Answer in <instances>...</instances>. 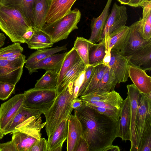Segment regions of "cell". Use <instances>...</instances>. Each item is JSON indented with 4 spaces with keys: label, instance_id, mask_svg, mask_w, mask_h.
I'll return each mask as SVG.
<instances>
[{
    "label": "cell",
    "instance_id": "cell-32",
    "mask_svg": "<svg viewBox=\"0 0 151 151\" xmlns=\"http://www.w3.org/2000/svg\"><path fill=\"white\" fill-rule=\"evenodd\" d=\"M95 44L82 37H77L73 47L76 50L81 59L88 66L89 64L88 55L90 48Z\"/></svg>",
    "mask_w": 151,
    "mask_h": 151
},
{
    "label": "cell",
    "instance_id": "cell-17",
    "mask_svg": "<svg viewBox=\"0 0 151 151\" xmlns=\"http://www.w3.org/2000/svg\"><path fill=\"white\" fill-rule=\"evenodd\" d=\"M112 0H107L106 5L100 15L91 20V33L89 40L94 44L100 42L105 23L109 15L110 7Z\"/></svg>",
    "mask_w": 151,
    "mask_h": 151
},
{
    "label": "cell",
    "instance_id": "cell-27",
    "mask_svg": "<svg viewBox=\"0 0 151 151\" xmlns=\"http://www.w3.org/2000/svg\"><path fill=\"white\" fill-rule=\"evenodd\" d=\"M41 112L28 109L22 106L19 109L11 122L2 132L4 135L14 131L19 124L32 116H41Z\"/></svg>",
    "mask_w": 151,
    "mask_h": 151
},
{
    "label": "cell",
    "instance_id": "cell-21",
    "mask_svg": "<svg viewBox=\"0 0 151 151\" xmlns=\"http://www.w3.org/2000/svg\"><path fill=\"white\" fill-rule=\"evenodd\" d=\"M67 45L61 46H56L52 48H47L37 50L32 53L26 60L25 67L31 75L32 70L39 61L56 53L67 50Z\"/></svg>",
    "mask_w": 151,
    "mask_h": 151
},
{
    "label": "cell",
    "instance_id": "cell-37",
    "mask_svg": "<svg viewBox=\"0 0 151 151\" xmlns=\"http://www.w3.org/2000/svg\"><path fill=\"white\" fill-rule=\"evenodd\" d=\"M24 49L19 43H14L4 47L0 49V59H5L13 54L22 53Z\"/></svg>",
    "mask_w": 151,
    "mask_h": 151
},
{
    "label": "cell",
    "instance_id": "cell-43",
    "mask_svg": "<svg viewBox=\"0 0 151 151\" xmlns=\"http://www.w3.org/2000/svg\"><path fill=\"white\" fill-rule=\"evenodd\" d=\"M151 151V135L147 139L140 151Z\"/></svg>",
    "mask_w": 151,
    "mask_h": 151
},
{
    "label": "cell",
    "instance_id": "cell-38",
    "mask_svg": "<svg viewBox=\"0 0 151 151\" xmlns=\"http://www.w3.org/2000/svg\"><path fill=\"white\" fill-rule=\"evenodd\" d=\"M101 63L89 65L87 66L85 70L83 80L78 91L77 98L82 96L89 83L95 66Z\"/></svg>",
    "mask_w": 151,
    "mask_h": 151
},
{
    "label": "cell",
    "instance_id": "cell-33",
    "mask_svg": "<svg viewBox=\"0 0 151 151\" xmlns=\"http://www.w3.org/2000/svg\"><path fill=\"white\" fill-rule=\"evenodd\" d=\"M58 73L52 70H46L45 73L37 81L34 88L56 89Z\"/></svg>",
    "mask_w": 151,
    "mask_h": 151
},
{
    "label": "cell",
    "instance_id": "cell-12",
    "mask_svg": "<svg viewBox=\"0 0 151 151\" xmlns=\"http://www.w3.org/2000/svg\"><path fill=\"white\" fill-rule=\"evenodd\" d=\"M130 56H125L119 52L111 50V58L108 67L111 70L118 83H125L129 77L128 65Z\"/></svg>",
    "mask_w": 151,
    "mask_h": 151
},
{
    "label": "cell",
    "instance_id": "cell-40",
    "mask_svg": "<svg viewBox=\"0 0 151 151\" xmlns=\"http://www.w3.org/2000/svg\"><path fill=\"white\" fill-rule=\"evenodd\" d=\"M29 151H48L47 140L41 137L33 145Z\"/></svg>",
    "mask_w": 151,
    "mask_h": 151
},
{
    "label": "cell",
    "instance_id": "cell-15",
    "mask_svg": "<svg viewBox=\"0 0 151 151\" xmlns=\"http://www.w3.org/2000/svg\"><path fill=\"white\" fill-rule=\"evenodd\" d=\"M128 95L123 102L119 119L117 121L116 137L122 140L130 141V109Z\"/></svg>",
    "mask_w": 151,
    "mask_h": 151
},
{
    "label": "cell",
    "instance_id": "cell-35",
    "mask_svg": "<svg viewBox=\"0 0 151 151\" xmlns=\"http://www.w3.org/2000/svg\"><path fill=\"white\" fill-rule=\"evenodd\" d=\"M106 48L105 39L95 44L90 49L88 55L89 65L102 63L106 54Z\"/></svg>",
    "mask_w": 151,
    "mask_h": 151
},
{
    "label": "cell",
    "instance_id": "cell-29",
    "mask_svg": "<svg viewBox=\"0 0 151 151\" xmlns=\"http://www.w3.org/2000/svg\"><path fill=\"white\" fill-rule=\"evenodd\" d=\"M34 33L29 40L26 41L31 49L38 50L52 47L54 43L50 36L42 29H33Z\"/></svg>",
    "mask_w": 151,
    "mask_h": 151
},
{
    "label": "cell",
    "instance_id": "cell-42",
    "mask_svg": "<svg viewBox=\"0 0 151 151\" xmlns=\"http://www.w3.org/2000/svg\"><path fill=\"white\" fill-rule=\"evenodd\" d=\"M74 151H89L88 144L82 136L78 141Z\"/></svg>",
    "mask_w": 151,
    "mask_h": 151
},
{
    "label": "cell",
    "instance_id": "cell-52",
    "mask_svg": "<svg viewBox=\"0 0 151 151\" xmlns=\"http://www.w3.org/2000/svg\"><path fill=\"white\" fill-rule=\"evenodd\" d=\"M4 136L2 132L0 130V139L2 138Z\"/></svg>",
    "mask_w": 151,
    "mask_h": 151
},
{
    "label": "cell",
    "instance_id": "cell-46",
    "mask_svg": "<svg viewBox=\"0 0 151 151\" xmlns=\"http://www.w3.org/2000/svg\"><path fill=\"white\" fill-rule=\"evenodd\" d=\"M35 32L33 28L30 29L26 32L23 35L22 37L24 40L25 43L26 41L30 39L33 36Z\"/></svg>",
    "mask_w": 151,
    "mask_h": 151
},
{
    "label": "cell",
    "instance_id": "cell-30",
    "mask_svg": "<svg viewBox=\"0 0 151 151\" xmlns=\"http://www.w3.org/2000/svg\"><path fill=\"white\" fill-rule=\"evenodd\" d=\"M117 83L112 71L107 67L102 79L94 90L90 93H102L114 91Z\"/></svg>",
    "mask_w": 151,
    "mask_h": 151
},
{
    "label": "cell",
    "instance_id": "cell-6",
    "mask_svg": "<svg viewBox=\"0 0 151 151\" xmlns=\"http://www.w3.org/2000/svg\"><path fill=\"white\" fill-rule=\"evenodd\" d=\"M23 106L44 114L53 104L57 95L56 89L36 88L24 91Z\"/></svg>",
    "mask_w": 151,
    "mask_h": 151
},
{
    "label": "cell",
    "instance_id": "cell-22",
    "mask_svg": "<svg viewBox=\"0 0 151 151\" xmlns=\"http://www.w3.org/2000/svg\"><path fill=\"white\" fill-rule=\"evenodd\" d=\"M67 52L55 54L38 62L32 69L31 74L39 69L52 70L59 73Z\"/></svg>",
    "mask_w": 151,
    "mask_h": 151
},
{
    "label": "cell",
    "instance_id": "cell-26",
    "mask_svg": "<svg viewBox=\"0 0 151 151\" xmlns=\"http://www.w3.org/2000/svg\"><path fill=\"white\" fill-rule=\"evenodd\" d=\"M68 131V120H64L48 137L47 141L48 151H54L58 146L63 145L67 139Z\"/></svg>",
    "mask_w": 151,
    "mask_h": 151
},
{
    "label": "cell",
    "instance_id": "cell-7",
    "mask_svg": "<svg viewBox=\"0 0 151 151\" xmlns=\"http://www.w3.org/2000/svg\"><path fill=\"white\" fill-rule=\"evenodd\" d=\"M87 106H93L104 108L121 111L123 100L115 90L99 94L89 93L80 97Z\"/></svg>",
    "mask_w": 151,
    "mask_h": 151
},
{
    "label": "cell",
    "instance_id": "cell-31",
    "mask_svg": "<svg viewBox=\"0 0 151 151\" xmlns=\"http://www.w3.org/2000/svg\"><path fill=\"white\" fill-rule=\"evenodd\" d=\"M142 16L140 18L142 33L145 40L151 39V0L145 2L142 6Z\"/></svg>",
    "mask_w": 151,
    "mask_h": 151
},
{
    "label": "cell",
    "instance_id": "cell-49",
    "mask_svg": "<svg viewBox=\"0 0 151 151\" xmlns=\"http://www.w3.org/2000/svg\"><path fill=\"white\" fill-rule=\"evenodd\" d=\"M22 54V53H18L13 54L8 57L6 59H5L9 60H13L17 59Z\"/></svg>",
    "mask_w": 151,
    "mask_h": 151
},
{
    "label": "cell",
    "instance_id": "cell-34",
    "mask_svg": "<svg viewBox=\"0 0 151 151\" xmlns=\"http://www.w3.org/2000/svg\"><path fill=\"white\" fill-rule=\"evenodd\" d=\"M78 57L77 51L73 47L67 52L58 73L56 89L59 86L66 72L75 63Z\"/></svg>",
    "mask_w": 151,
    "mask_h": 151
},
{
    "label": "cell",
    "instance_id": "cell-5",
    "mask_svg": "<svg viewBox=\"0 0 151 151\" xmlns=\"http://www.w3.org/2000/svg\"><path fill=\"white\" fill-rule=\"evenodd\" d=\"M81 17L79 10L75 8L56 21L45 23L42 29L50 36L55 43L66 39L73 31L78 29L77 24Z\"/></svg>",
    "mask_w": 151,
    "mask_h": 151
},
{
    "label": "cell",
    "instance_id": "cell-36",
    "mask_svg": "<svg viewBox=\"0 0 151 151\" xmlns=\"http://www.w3.org/2000/svg\"><path fill=\"white\" fill-rule=\"evenodd\" d=\"M107 68L102 63L95 66L89 83L81 96L88 94L94 90L102 79Z\"/></svg>",
    "mask_w": 151,
    "mask_h": 151
},
{
    "label": "cell",
    "instance_id": "cell-53",
    "mask_svg": "<svg viewBox=\"0 0 151 151\" xmlns=\"http://www.w3.org/2000/svg\"><path fill=\"white\" fill-rule=\"evenodd\" d=\"M2 0H0V6L1 5V2Z\"/></svg>",
    "mask_w": 151,
    "mask_h": 151
},
{
    "label": "cell",
    "instance_id": "cell-25",
    "mask_svg": "<svg viewBox=\"0 0 151 151\" xmlns=\"http://www.w3.org/2000/svg\"><path fill=\"white\" fill-rule=\"evenodd\" d=\"M129 64L141 68L144 65V70H151V42L137 50L131 56Z\"/></svg>",
    "mask_w": 151,
    "mask_h": 151
},
{
    "label": "cell",
    "instance_id": "cell-4",
    "mask_svg": "<svg viewBox=\"0 0 151 151\" xmlns=\"http://www.w3.org/2000/svg\"><path fill=\"white\" fill-rule=\"evenodd\" d=\"M136 124V151H140L147 137L151 135V93L140 92Z\"/></svg>",
    "mask_w": 151,
    "mask_h": 151
},
{
    "label": "cell",
    "instance_id": "cell-48",
    "mask_svg": "<svg viewBox=\"0 0 151 151\" xmlns=\"http://www.w3.org/2000/svg\"><path fill=\"white\" fill-rule=\"evenodd\" d=\"M120 149L117 146L114 145L112 144L105 148L102 151H119Z\"/></svg>",
    "mask_w": 151,
    "mask_h": 151
},
{
    "label": "cell",
    "instance_id": "cell-14",
    "mask_svg": "<svg viewBox=\"0 0 151 151\" xmlns=\"http://www.w3.org/2000/svg\"><path fill=\"white\" fill-rule=\"evenodd\" d=\"M128 73L129 77L140 92L145 94L151 93V77L147 74L145 70L129 64Z\"/></svg>",
    "mask_w": 151,
    "mask_h": 151
},
{
    "label": "cell",
    "instance_id": "cell-44",
    "mask_svg": "<svg viewBox=\"0 0 151 151\" xmlns=\"http://www.w3.org/2000/svg\"><path fill=\"white\" fill-rule=\"evenodd\" d=\"M149 0H131L127 5L135 7L142 6L144 3Z\"/></svg>",
    "mask_w": 151,
    "mask_h": 151
},
{
    "label": "cell",
    "instance_id": "cell-51",
    "mask_svg": "<svg viewBox=\"0 0 151 151\" xmlns=\"http://www.w3.org/2000/svg\"><path fill=\"white\" fill-rule=\"evenodd\" d=\"M121 4L128 5L131 0H117Z\"/></svg>",
    "mask_w": 151,
    "mask_h": 151
},
{
    "label": "cell",
    "instance_id": "cell-28",
    "mask_svg": "<svg viewBox=\"0 0 151 151\" xmlns=\"http://www.w3.org/2000/svg\"><path fill=\"white\" fill-rule=\"evenodd\" d=\"M51 0H35L33 10V29H42L49 8Z\"/></svg>",
    "mask_w": 151,
    "mask_h": 151
},
{
    "label": "cell",
    "instance_id": "cell-23",
    "mask_svg": "<svg viewBox=\"0 0 151 151\" xmlns=\"http://www.w3.org/2000/svg\"><path fill=\"white\" fill-rule=\"evenodd\" d=\"M87 66L78 56L77 60L66 72L56 89L57 94L66 88L69 83H74L85 70Z\"/></svg>",
    "mask_w": 151,
    "mask_h": 151
},
{
    "label": "cell",
    "instance_id": "cell-8",
    "mask_svg": "<svg viewBox=\"0 0 151 151\" xmlns=\"http://www.w3.org/2000/svg\"><path fill=\"white\" fill-rule=\"evenodd\" d=\"M26 57L22 54L13 60L0 59V82L9 83L15 86L19 81L26 63Z\"/></svg>",
    "mask_w": 151,
    "mask_h": 151
},
{
    "label": "cell",
    "instance_id": "cell-2",
    "mask_svg": "<svg viewBox=\"0 0 151 151\" xmlns=\"http://www.w3.org/2000/svg\"><path fill=\"white\" fill-rule=\"evenodd\" d=\"M73 84V83H69L66 88L57 93L52 106L43 114L48 137L61 122L68 120L73 109L71 106L74 98Z\"/></svg>",
    "mask_w": 151,
    "mask_h": 151
},
{
    "label": "cell",
    "instance_id": "cell-50",
    "mask_svg": "<svg viewBox=\"0 0 151 151\" xmlns=\"http://www.w3.org/2000/svg\"><path fill=\"white\" fill-rule=\"evenodd\" d=\"M6 37L4 34L0 33V48L4 44Z\"/></svg>",
    "mask_w": 151,
    "mask_h": 151
},
{
    "label": "cell",
    "instance_id": "cell-41",
    "mask_svg": "<svg viewBox=\"0 0 151 151\" xmlns=\"http://www.w3.org/2000/svg\"><path fill=\"white\" fill-rule=\"evenodd\" d=\"M0 151H17L14 142L11 141L0 144Z\"/></svg>",
    "mask_w": 151,
    "mask_h": 151
},
{
    "label": "cell",
    "instance_id": "cell-19",
    "mask_svg": "<svg viewBox=\"0 0 151 151\" xmlns=\"http://www.w3.org/2000/svg\"><path fill=\"white\" fill-rule=\"evenodd\" d=\"M67 151H74L80 138L83 129L81 123L74 115L70 114L68 119Z\"/></svg>",
    "mask_w": 151,
    "mask_h": 151
},
{
    "label": "cell",
    "instance_id": "cell-24",
    "mask_svg": "<svg viewBox=\"0 0 151 151\" xmlns=\"http://www.w3.org/2000/svg\"><path fill=\"white\" fill-rule=\"evenodd\" d=\"M11 133V140L15 145L17 151H29L33 145L41 137V134L32 135L19 131Z\"/></svg>",
    "mask_w": 151,
    "mask_h": 151
},
{
    "label": "cell",
    "instance_id": "cell-11",
    "mask_svg": "<svg viewBox=\"0 0 151 151\" xmlns=\"http://www.w3.org/2000/svg\"><path fill=\"white\" fill-rule=\"evenodd\" d=\"M127 94L129 99L130 109V151H136V124L137 116L138 99L140 92L133 84L127 85Z\"/></svg>",
    "mask_w": 151,
    "mask_h": 151
},
{
    "label": "cell",
    "instance_id": "cell-13",
    "mask_svg": "<svg viewBox=\"0 0 151 151\" xmlns=\"http://www.w3.org/2000/svg\"><path fill=\"white\" fill-rule=\"evenodd\" d=\"M129 36L127 45L121 53L125 56H131L139 50L151 42V39L143 38L142 33L140 19L129 27Z\"/></svg>",
    "mask_w": 151,
    "mask_h": 151
},
{
    "label": "cell",
    "instance_id": "cell-18",
    "mask_svg": "<svg viewBox=\"0 0 151 151\" xmlns=\"http://www.w3.org/2000/svg\"><path fill=\"white\" fill-rule=\"evenodd\" d=\"M129 36L128 26H123L114 30L109 35L108 50H113L122 53L127 45Z\"/></svg>",
    "mask_w": 151,
    "mask_h": 151
},
{
    "label": "cell",
    "instance_id": "cell-47",
    "mask_svg": "<svg viewBox=\"0 0 151 151\" xmlns=\"http://www.w3.org/2000/svg\"><path fill=\"white\" fill-rule=\"evenodd\" d=\"M111 58V51L108 50L102 60V63L108 67Z\"/></svg>",
    "mask_w": 151,
    "mask_h": 151
},
{
    "label": "cell",
    "instance_id": "cell-20",
    "mask_svg": "<svg viewBox=\"0 0 151 151\" xmlns=\"http://www.w3.org/2000/svg\"><path fill=\"white\" fill-rule=\"evenodd\" d=\"M34 1L35 0H2L1 4L17 9L22 13L29 24L33 28Z\"/></svg>",
    "mask_w": 151,
    "mask_h": 151
},
{
    "label": "cell",
    "instance_id": "cell-1",
    "mask_svg": "<svg viewBox=\"0 0 151 151\" xmlns=\"http://www.w3.org/2000/svg\"><path fill=\"white\" fill-rule=\"evenodd\" d=\"M89 151H102L116 138L117 121L83 104L74 109Z\"/></svg>",
    "mask_w": 151,
    "mask_h": 151
},
{
    "label": "cell",
    "instance_id": "cell-3",
    "mask_svg": "<svg viewBox=\"0 0 151 151\" xmlns=\"http://www.w3.org/2000/svg\"><path fill=\"white\" fill-rule=\"evenodd\" d=\"M33 28L17 9L0 6V29L13 43H25L23 35Z\"/></svg>",
    "mask_w": 151,
    "mask_h": 151
},
{
    "label": "cell",
    "instance_id": "cell-16",
    "mask_svg": "<svg viewBox=\"0 0 151 151\" xmlns=\"http://www.w3.org/2000/svg\"><path fill=\"white\" fill-rule=\"evenodd\" d=\"M76 0H51L45 22H53L68 14Z\"/></svg>",
    "mask_w": 151,
    "mask_h": 151
},
{
    "label": "cell",
    "instance_id": "cell-39",
    "mask_svg": "<svg viewBox=\"0 0 151 151\" xmlns=\"http://www.w3.org/2000/svg\"><path fill=\"white\" fill-rule=\"evenodd\" d=\"M15 86L11 84L0 82V100H5L15 93Z\"/></svg>",
    "mask_w": 151,
    "mask_h": 151
},
{
    "label": "cell",
    "instance_id": "cell-45",
    "mask_svg": "<svg viewBox=\"0 0 151 151\" xmlns=\"http://www.w3.org/2000/svg\"><path fill=\"white\" fill-rule=\"evenodd\" d=\"M83 104L81 99L80 98H73L71 103V106L73 109L81 107Z\"/></svg>",
    "mask_w": 151,
    "mask_h": 151
},
{
    "label": "cell",
    "instance_id": "cell-9",
    "mask_svg": "<svg viewBox=\"0 0 151 151\" xmlns=\"http://www.w3.org/2000/svg\"><path fill=\"white\" fill-rule=\"evenodd\" d=\"M127 19L126 7L119 6L115 2L106 20L100 40L105 39L107 49H108L109 35L118 28L126 25Z\"/></svg>",
    "mask_w": 151,
    "mask_h": 151
},
{
    "label": "cell",
    "instance_id": "cell-10",
    "mask_svg": "<svg viewBox=\"0 0 151 151\" xmlns=\"http://www.w3.org/2000/svg\"><path fill=\"white\" fill-rule=\"evenodd\" d=\"M25 95H15L2 103L0 107V130L2 132L23 106Z\"/></svg>",
    "mask_w": 151,
    "mask_h": 151
}]
</instances>
